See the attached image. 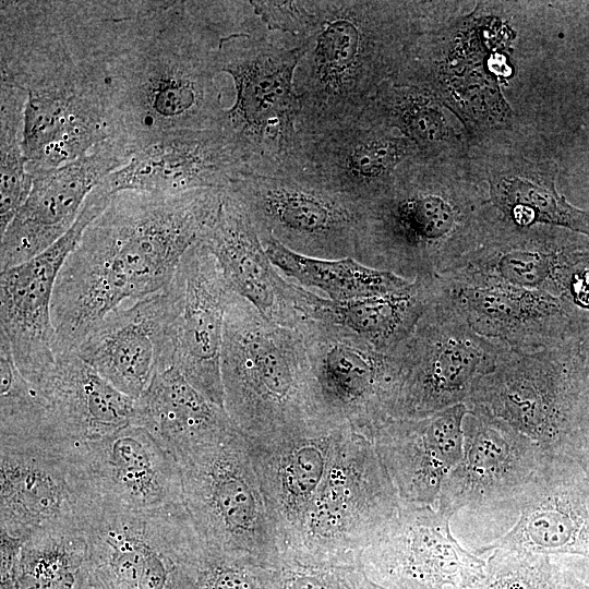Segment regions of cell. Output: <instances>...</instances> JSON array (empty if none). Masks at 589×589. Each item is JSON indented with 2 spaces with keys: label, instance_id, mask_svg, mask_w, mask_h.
Returning a JSON list of instances; mask_svg holds the SVG:
<instances>
[{
  "label": "cell",
  "instance_id": "6da1fadb",
  "mask_svg": "<svg viewBox=\"0 0 589 589\" xmlns=\"http://www.w3.org/2000/svg\"><path fill=\"white\" fill-rule=\"evenodd\" d=\"M237 1L87 0L109 139L133 156L164 134L219 124L217 49Z\"/></svg>",
  "mask_w": 589,
  "mask_h": 589
},
{
  "label": "cell",
  "instance_id": "7a4b0ae2",
  "mask_svg": "<svg viewBox=\"0 0 589 589\" xmlns=\"http://www.w3.org/2000/svg\"><path fill=\"white\" fill-rule=\"evenodd\" d=\"M223 193L112 194L58 275L51 303L57 352L74 351L121 303L165 290L183 255L215 218Z\"/></svg>",
  "mask_w": 589,
  "mask_h": 589
},
{
  "label": "cell",
  "instance_id": "3957f363",
  "mask_svg": "<svg viewBox=\"0 0 589 589\" xmlns=\"http://www.w3.org/2000/svg\"><path fill=\"white\" fill-rule=\"evenodd\" d=\"M268 31L303 52L294 73L299 132L357 120L426 29V1H251Z\"/></svg>",
  "mask_w": 589,
  "mask_h": 589
},
{
  "label": "cell",
  "instance_id": "277c9868",
  "mask_svg": "<svg viewBox=\"0 0 589 589\" xmlns=\"http://www.w3.org/2000/svg\"><path fill=\"white\" fill-rule=\"evenodd\" d=\"M0 82L26 93L23 149L33 176L109 139L104 77L62 5L24 2L0 21Z\"/></svg>",
  "mask_w": 589,
  "mask_h": 589
},
{
  "label": "cell",
  "instance_id": "5b68a950",
  "mask_svg": "<svg viewBox=\"0 0 589 589\" xmlns=\"http://www.w3.org/2000/svg\"><path fill=\"white\" fill-rule=\"evenodd\" d=\"M469 157L401 165L390 188L361 205L353 259L410 281L459 266L498 216Z\"/></svg>",
  "mask_w": 589,
  "mask_h": 589
},
{
  "label": "cell",
  "instance_id": "8992f818",
  "mask_svg": "<svg viewBox=\"0 0 589 589\" xmlns=\"http://www.w3.org/2000/svg\"><path fill=\"white\" fill-rule=\"evenodd\" d=\"M220 373L224 408L247 437L323 419L298 332L272 322L236 292L225 313Z\"/></svg>",
  "mask_w": 589,
  "mask_h": 589
},
{
  "label": "cell",
  "instance_id": "52a82bcc",
  "mask_svg": "<svg viewBox=\"0 0 589 589\" xmlns=\"http://www.w3.org/2000/svg\"><path fill=\"white\" fill-rule=\"evenodd\" d=\"M253 13L220 38V72L231 75L236 99L221 118L237 141L247 171L275 168L288 159L297 137L300 103L294 73L303 48L274 40Z\"/></svg>",
  "mask_w": 589,
  "mask_h": 589
},
{
  "label": "cell",
  "instance_id": "ba28073f",
  "mask_svg": "<svg viewBox=\"0 0 589 589\" xmlns=\"http://www.w3.org/2000/svg\"><path fill=\"white\" fill-rule=\"evenodd\" d=\"M178 464L184 505L203 548L278 566L280 541L245 435L235 429Z\"/></svg>",
  "mask_w": 589,
  "mask_h": 589
},
{
  "label": "cell",
  "instance_id": "9c48e42d",
  "mask_svg": "<svg viewBox=\"0 0 589 589\" xmlns=\"http://www.w3.org/2000/svg\"><path fill=\"white\" fill-rule=\"evenodd\" d=\"M95 589H195L203 544L187 508L132 512L99 504L84 527Z\"/></svg>",
  "mask_w": 589,
  "mask_h": 589
},
{
  "label": "cell",
  "instance_id": "30bf717a",
  "mask_svg": "<svg viewBox=\"0 0 589 589\" xmlns=\"http://www.w3.org/2000/svg\"><path fill=\"white\" fill-rule=\"evenodd\" d=\"M580 338L534 352L506 348L465 405L505 421L550 454L574 457L589 444L578 421L575 354Z\"/></svg>",
  "mask_w": 589,
  "mask_h": 589
},
{
  "label": "cell",
  "instance_id": "8fae6325",
  "mask_svg": "<svg viewBox=\"0 0 589 589\" xmlns=\"http://www.w3.org/2000/svg\"><path fill=\"white\" fill-rule=\"evenodd\" d=\"M373 440L348 429L308 513L296 549L336 564L360 566L363 551L400 509Z\"/></svg>",
  "mask_w": 589,
  "mask_h": 589
},
{
  "label": "cell",
  "instance_id": "7c38bea8",
  "mask_svg": "<svg viewBox=\"0 0 589 589\" xmlns=\"http://www.w3.org/2000/svg\"><path fill=\"white\" fill-rule=\"evenodd\" d=\"M245 208L260 239L275 238L305 256H354L361 205L328 191L286 160L245 171L227 189Z\"/></svg>",
  "mask_w": 589,
  "mask_h": 589
},
{
  "label": "cell",
  "instance_id": "4fadbf2b",
  "mask_svg": "<svg viewBox=\"0 0 589 589\" xmlns=\"http://www.w3.org/2000/svg\"><path fill=\"white\" fill-rule=\"evenodd\" d=\"M507 347L477 334L436 293L411 335L394 352L400 386L393 419L416 418L465 404L474 384Z\"/></svg>",
  "mask_w": 589,
  "mask_h": 589
},
{
  "label": "cell",
  "instance_id": "5bb4252c",
  "mask_svg": "<svg viewBox=\"0 0 589 589\" xmlns=\"http://www.w3.org/2000/svg\"><path fill=\"white\" fill-rule=\"evenodd\" d=\"M294 329L308 359L321 418L371 440L393 419L400 361L339 326L302 317Z\"/></svg>",
  "mask_w": 589,
  "mask_h": 589
},
{
  "label": "cell",
  "instance_id": "9a60e30c",
  "mask_svg": "<svg viewBox=\"0 0 589 589\" xmlns=\"http://www.w3.org/2000/svg\"><path fill=\"white\" fill-rule=\"evenodd\" d=\"M84 443L0 437V530L25 539L59 527L84 529L99 505L81 457Z\"/></svg>",
  "mask_w": 589,
  "mask_h": 589
},
{
  "label": "cell",
  "instance_id": "2e32d148",
  "mask_svg": "<svg viewBox=\"0 0 589 589\" xmlns=\"http://www.w3.org/2000/svg\"><path fill=\"white\" fill-rule=\"evenodd\" d=\"M438 294L479 335L534 352L582 336L589 313L567 300L461 269L436 276Z\"/></svg>",
  "mask_w": 589,
  "mask_h": 589
},
{
  "label": "cell",
  "instance_id": "e0dca14e",
  "mask_svg": "<svg viewBox=\"0 0 589 589\" xmlns=\"http://www.w3.org/2000/svg\"><path fill=\"white\" fill-rule=\"evenodd\" d=\"M452 518L435 507L401 504L361 554L362 573L386 589L477 588L486 562L459 543Z\"/></svg>",
  "mask_w": 589,
  "mask_h": 589
},
{
  "label": "cell",
  "instance_id": "ac0fdd59",
  "mask_svg": "<svg viewBox=\"0 0 589 589\" xmlns=\"http://www.w3.org/2000/svg\"><path fill=\"white\" fill-rule=\"evenodd\" d=\"M112 193L105 181L87 196L74 225L33 259L4 269L0 277V324L14 363L37 385L55 366L57 339L51 303L58 275L87 226L108 206Z\"/></svg>",
  "mask_w": 589,
  "mask_h": 589
},
{
  "label": "cell",
  "instance_id": "d6986e66",
  "mask_svg": "<svg viewBox=\"0 0 589 589\" xmlns=\"http://www.w3.org/2000/svg\"><path fill=\"white\" fill-rule=\"evenodd\" d=\"M462 428V456L445 479L436 508L452 517L460 510L515 514L550 453L480 409H469Z\"/></svg>",
  "mask_w": 589,
  "mask_h": 589
},
{
  "label": "cell",
  "instance_id": "ffe728a7",
  "mask_svg": "<svg viewBox=\"0 0 589 589\" xmlns=\"http://www.w3.org/2000/svg\"><path fill=\"white\" fill-rule=\"evenodd\" d=\"M348 429L312 419L271 435L245 436L281 552L299 546L308 513Z\"/></svg>",
  "mask_w": 589,
  "mask_h": 589
},
{
  "label": "cell",
  "instance_id": "44dd1931",
  "mask_svg": "<svg viewBox=\"0 0 589 589\" xmlns=\"http://www.w3.org/2000/svg\"><path fill=\"white\" fill-rule=\"evenodd\" d=\"M417 148L398 132L358 118L316 132H299L288 157L328 191L358 205L385 193Z\"/></svg>",
  "mask_w": 589,
  "mask_h": 589
},
{
  "label": "cell",
  "instance_id": "7402d4cb",
  "mask_svg": "<svg viewBox=\"0 0 589 589\" xmlns=\"http://www.w3.org/2000/svg\"><path fill=\"white\" fill-rule=\"evenodd\" d=\"M176 313L169 287L125 301L96 323L74 351L115 388L136 400L158 370L173 366Z\"/></svg>",
  "mask_w": 589,
  "mask_h": 589
},
{
  "label": "cell",
  "instance_id": "603a6c76",
  "mask_svg": "<svg viewBox=\"0 0 589 589\" xmlns=\"http://www.w3.org/2000/svg\"><path fill=\"white\" fill-rule=\"evenodd\" d=\"M132 157L108 139L70 163L33 175L26 201L1 235V272L33 259L68 232L91 192Z\"/></svg>",
  "mask_w": 589,
  "mask_h": 589
},
{
  "label": "cell",
  "instance_id": "cb8c5ba5",
  "mask_svg": "<svg viewBox=\"0 0 589 589\" xmlns=\"http://www.w3.org/2000/svg\"><path fill=\"white\" fill-rule=\"evenodd\" d=\"M169 288L177 308L173 366L224 408L220 353L225 313L233 291L215 255L200 241L181 259Z\"/></svg>",
  "mask_w": 589,
  "mask_h": 589
},
{
  "label": "cell",
  "instance_id": "d4e9b609",
  "mask_svg": "<svg viewBox=\"0 0 589 589\" xmlns=\"http://www.w3.org/2000/svg\"><path fill=\"white\" fill-rule=\"evenodd\" d=\"M515 514L505 533L473 552L503 549L589 560V482L573 456L549 454Z\"/></svg>",
  "mask_w": 589,
  "mask_h": 589
},
{
  "label": "cell",
  "instance_id": "484cf974",
  "mask_svg": "<svg viewBox=\"0 0 589 589\" xmlns=\"http://www.w3.org/2000/svg\"><path fill=\"white\" fill-rule=\"evenodd\" d=\"M81 457L101 505L132 512L185 508L177 459L141 425L85 442Z\"/></svg>",
  "mask_w": 589,
  "mask_h": 589
},
{
  "label": "cell",
  "instance_id": "4316f807",
  "mask_svg": "<svg viewBox=\"0 0 589 589\" xmlns=\"http://www.w3.org/2000/svg\"><path fill=\"white\" fill-rule=\"evenodd\" d=\"M248 169L232 134L214 128L170 131L136 153L105 182L112 194L136 190L181 194L201 189H227Z\"/></svg>",
  "mask_w": 589,
  "mask_h": 589
},
{
  "label": "cell",
  "instance_id": "83f0119b",
  "mask_svg": "<svg viewBox=\"0 0 589 589\" xmlns=\"http://www.w3.org/2000/svg\"><path fill=\"white\" fill-rule=\"evenodd\" d=\"M458 404L431 414L389 419L373 443L402 505L435 507L445 479L459 462L464 419Z\"/></svg>",
  "mask_w": 589,
  "mask_h": 589
},
{
  "label": "cell",
  "instance_id": "f1b7e54d",
  "mask_svg": "<svg viewBox=\"0 0 589 589\" xmlns=\"http://www.w3.org/2000/svg\"><path fill=\"white\" fill-rule=\"evenodd\" d=\"M584 237L555 226L519 227L498 215L483 243L455 269L564 298L589 251Z\"/></svg>",
  "mask_w": 589,
  "mask_h": 589
},
{
  "label": "cell",
  "instance_id": "f546056e",
  "mask_svg": "<svg viewBox=\"0 0 589 589\" xmlns=\"http://www.w3.org/2000/svg\"><path fill=\"white\" fill-rule=\"evenodd\" d=\"M199 241L215 255L233 292L272 322L297 326L303 316L293 302L292 283L276 271L248 212L228 191Z\"/></svg>",
  "mask_w": 589,
  "mask_h": 589
},
{
  "label": "cell",
  "instance_id": "4dcf8cb0",
  "mask_svg": "<svg viewBox=\"0 0 589 589\" xmlns=\"http://www.w3.org/2000/svg\"><path fill=\"white\" fill-rule=\"evenodd\" d=\"M34 386L60 441H95L134 422L135 399L115 388L75 351L57 352L52 370Z\"/></svg>",
  "mask_w": 589,
  "mask_h": 589
},
{
  "label": "cell",
  "instance_id": "1f68e13d",
  "mask_svg": "<svg viewBox=\"0 0 589 589\" xmlns=\"http://www.w3.org/2000/svg\"><path fill=\"white\" fill-rule=\"evenodd\" d=\"M470 164L485 182L492 206L506 221L519 227L555 226L589 238V212L558 193L554 163L493 154L483 156L480 165Z\"/></svg>",
  "mask_w": 589,
  "mask_h": 589
},
{
  "label": "cell",
  "instance_id": "d6a6232c",
  "mask_svg": "<svg viewBox=\"0 0 589 589\" xmlns=\"http://www.w3.org/2000/svg\"><path fill=\"white\" fill-rule=\"evenodd\" d=\"M435 293L436 276L418 278L392 293L347 301L291 285L296 309L303 317L345 328L383 352L394 351L411 335Z\"/></svg>",
  "mask_w": 589,
  "mask_h": 589
},
{
  "label": "cell",
  "instance_id": "836d02e7",
  "mask_svg": "<svg viewBox=\"0 0 589 589\" xmlns=\"http://www.w3.org/2000/svg\"><path fill=\"white\" fill-rule=\"evenodd\" d=\"M133 423L145 428L177 461L238 429L225 408L208 400L175 366L156 372L135 400Z\"/></svg>",
  "mask_w": 589,
  "mask_h": 589
},
{
  "label": "cell",
  "instance_id": "e575fe53",
  "mask_svg": "<svg viewBox=\"0 0 589 589\" xmlns=\"http://www.w3.org/2000/svg\"><path fill=\"white\" fill-rule=\"evenodd\" d=\"M406 137L424 159L468 158L470 135L453 121L450 110L431 92L386 82L359 117Z\"/></svg>",
  "mask_w": 589,
  "mask_h": 589
},
{
  "label": "cell",
  "instance_id": "d590c367",
  "mask_svg": "<svg viewBox=\"0 0 589 589\" xmlns=\"http://www.w3.org/2000/svg\"><path fill=\"white\" fill-rule=\"evenodd\" d=\"M0 539L1 589H86L84 529L52 528L25 539L1 532Z\"/></svg>",
  "mask_w": 589,
  "mask_h": 589
},
{
  "label": "cell",
  "instance_id": "8d00e7d4",
  "mask_svg": "<svg viewBox=\"0 0 589 589\" xmlns=\"http://www.w3.org/2000/svg\"><path fill=\"white\" fill-rule=\"evenodd\" d=\"M275 267L294 278L302 287H314L334 301L392 293L412 281L393 273L366 266L351 256L324 260L298 254L275 238L261 240Z\"/></svg>",
  "mask_w": 589,
  "mask_h": 589
},
{
  "label": "cell",
  "instance_id": "74e56055",
  "mask_svg": "<svg viewBox=\"0 0 589 589\" xmlns=\"http://www.w3.org/2000/svg\"><path fill=\"white\" fill-rule=\"evenodd\" d=\"M26 93L0 83V232L5 231L26 201L33 176L27 170L23 149V123Z\"/></svg>",
  "mask_w": 589,
  "mask_h": 589
},
{
  "label": "cell",
  "instance_id": "f35d334b",
  "mask_svg": "<svg viewBox=\"0 0 589 589\" xmlns=\"http://www.w3.org/2000/svg\"><path fill=\"white\" fill-rule=\"evenodd\" d=\"M491 552L477 589H560V567L552 556L503 549Z\"/></svg>",
  "mask_w": 589,
  "mask_h": 589
},
{
  "label": "cell",
  "instance_id": "ab89813d",
  "mask_svg": "<svg viewBox=\"0 0 589 589\" xmlns=\"http://www.w3.org/2000/svg\"><path fill=\"white\" fill-rule=\"evenodd\" d=\"M195 589H279L278 566L203 548Z\"/></svg>",
  "mask_w": 589,
  "mask_h": 589
},
{
  "label": "cell",
  "instance_id": "60d3db41",
  "mask_svg": "<svg viewBox=\"0 0 589 589\" xmlns=\"http://www.w3.org/2000/svg\"><path fill=\"white\" fill-rule=\"evenodd\" d=\"M360 566L317 558L300 549H286L278 563L279 589H359Z\"/></svg>",
  "mask_w": 589,
  "mask_h": 589
},
{
  "label": "cell",
  "instance_id": "b9f144b4",
  "mask_svg": "<svg viewBox=\"0 0 589 589\" xmlns=\"http://www.w3.org/2000/svg\"><path fill=\"white\" fill-rule=\"evenodd\" d=\"M578 376V421L581 434L589 443V329L581 336L576 349Z\"/></svg>",
  "mask_w": 589,
  "mask_h": 589
},
{
  "label": "cell",
  "instance_id": "7bdbcfd3",
  "mask_svg": "<svg viewBox=\"0 0 589 589\" xmlns=\"http://www.w3.org/2000/svg\"><path fill=\"white\" fill-rule=\"evenodd\" d=\"M553 557V556H552ZM560 567V589H589V584L553 557Z\"/></svg>",
  "mask_w": 589,
  "mask_h": 589
},
{
  "label": "cell",
  "instance_id": "ee69618b",
  "mask_svg": "<svg viewBox=\"0 0 589 589\" xmlns=\"http://www.w3.org/2000/svg\"><path fill=\"white\" fill-rule=\"evenodd\" d=\"M557 560L574 572L579 578L589 584V560L565 556L557 557Z\"/></svg>",
  "mask_w": 589,
  "mask_h": 589
},
{
  "label": "cell",
  "instance_id": "f6af8a7d",
  "mask_svg": "<svg viewBox=\"0 0 589 589\" xmlns=\"http://www.w3.org/2000/svg\"><path fill=\"white\" fill-rule=\"evenodd\" d=\"M577 462L580 465L581 469L585 472V476L589 482V444L580 448L577 454L574 456Z\"/></svg>",
  "mask_w": 589,
  "mask_h": 589
},
{
  "label": "cell",
  "instance_id": "bcb514c9",
  "mask_svg": "<svg viewBox=\"0 0 589 589\" xmlns=\"http://www.w3.org/2000/svg\"><path fill=\"white\" fill-rule=\"evenodd\" d=\"M358 586H359V589H386L380 585H376L370 579H368L365 575L362 573V570L359 575ZM473 589H477V588H473Z\"/></svg>",
  "mask_w": 589,
  "mask_h": 589
}]
</instances>
